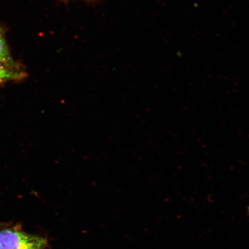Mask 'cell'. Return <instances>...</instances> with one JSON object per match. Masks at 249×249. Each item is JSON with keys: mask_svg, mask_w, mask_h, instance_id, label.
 Wrapping results in <instances>:
<instances>
[{"mask_svg": "<svg viewBox=\"0 0 249 249\" xmlns=\"http://www.w3.org/2000/svg\"><path fill=\"white\" fill-rule=\"evenodd\" d=\"M45 238L30 234L14 227L0 228V249H45Z\"/></svg>", "mask_w": 249, "mask_h": 249, "instance_id": "obj_1", "label": "cell"}, {"mask_svg": "<svg viewBox=\"0 0 249 249\" xmlns=\"http://www.w3.org/2000/svg\"><path fill=\"white\" fill-rule=\"evenodd\" d=\"M0 61L13 69L16 67L15 62L9 53L8 46L4 39V34L1 29H0Z\"/></svg>", "mask_w": 249, "mask_h": 249, "instance_id": "obj_2", "label": "cell"}, {"mask_svg": "<svg viewBox=\"0 0 249 249\" xmlns=\"http://www.w3.org/2000/svg\"><path fill=\"white\" fill-rule=\"evenodd\" d=\"M7 65L0 61V83L6 80L18 79L22 77L23 74L10 69Z\"/></svg>", "mask_w": 249, "mask_h": 249, "instance_id": "obj_3", "label": "cell"}, {"mask_svg": "<svg viewBox=\"0 0 249 249\" xmlns=\"http://www.w3.org/2000/svg\"></svg>", "mask_w": 249, "mask_h": 249, "instance_id": "obj_4", "label": "cell"}, {"mask_svg": "<svg viewBox=\"0 0 249 249\" xmlns=\"http://www.w3.org/2000/svg\"></svg>", "mask_w": 249, "mask_h": 249, "instance_id": "obj_5", "label": "cell"}]
</instances>
